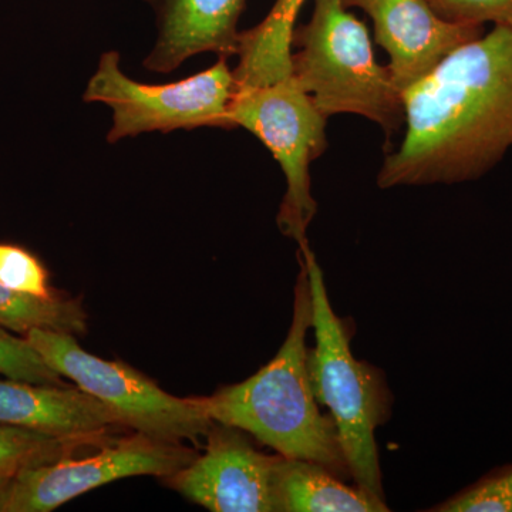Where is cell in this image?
<instances>
[{"instance_id": "obj_14", "label": "cell", "mask_w": 512, "mask_h": 512, "mask_svg": "<svg viewBox=\"0 0 512 512\" xmlns=\"http://www.w3.org/2000/svg\"><path fill=\"white\" fill-rule=\"evenodd\" d=\"M306 0H276L268 16L255 28L239 33L238 90L281 82L292 76V39L296 19Z\"/></svg>"}, {"instance_id": "obj_17", "label": "cell", "mask_w": 512, "mask_h": 512, "mask_svg": "<svg viewBox=\"0 0 512 512\" xmlns=\"http://www.w3.org/2000/svg\"><path fill=\"white\" fill-rule=\"evenodd\" d=\"M429 512H512V463L488 471Z\"/></svg>"}, {"instance_id": "obj_2", "label": "cell", "mask_w": 512, "mask_h": 512, "mask_svg": "<svg viewBox=\"0 0 512 512\" xmlns=\"http://www.w3.org/2000/svg\"><path fill=\"white\" fill-rule=\"evenodd\" d=\"M299 271L291 328L268 365L242 383L202 397L215 423L244 430L286 458L325 467L342 480L352 478L335 421L319 410L309 379L306 336L312 328L308 269L298 254Z\"/></svg>"}, {"instance_id": "obj_19", "label": "cell", "mask_w": 512, "mask_h": 512, "mask_svg": "<svg viewBox=\"0 0 512 512\" xmlns=\"http://www.w3.org/2000/svg\"><path fill=\"white\" fill-rule=\"evenodd\" d=\"M0 284L42 298L55 295L45 266L26 249L15 245L0 244Z\"/></svg>"}, {"instance_id": "obj_15", "label": "cell", "mask_w": 512, "mask_h": 512, "mask_svg": "<svg viewBox=\"0 0 512 512\" xmlns=\"http://www.w3.org/2000/svg\"><path fill=\"white\" fill-rule=\"evenodd\" d=\"M0 326L22 335L45 329L79 336L87 332V316L77 299L42 298L0 284Z\"/></svg>"}, {"instance_id": "obj_3", "label": "cell", "mask_w": 512, "mask_h": 512, "mask_svg": "<svg viewBox=\"0 0 512 512\" xmlns=\"http://www.w3.org/2000/svg\"><path fill=\"white\" fill-rule=\"evenodd\" d=\"M298 254L308 269L312 292L316 343L308 353V370L313 396L335 421L352 480L384 500L376 430L390 419L392 394L383 373L357 360L350 350L348 329L333 311L322 268L309 244Z\"/></svg>"}, {"instance_id": "obj_18", "label": "cell", "mask_w": 512, "mask_h": 512, "mask_svg": "<svg viewBox=\"0 0 512 512\" xmlns=\"http://www.w3.org/2000/svg\"><path fill=\"white\" fill-rule=\"evenodd\" d=\"M0 375L50 386H66L63 376L52 369L28 339L16 338L0 326Z\"/></svg>"}, {"instance_id": "obj_11", "label": "cell", "mask_w": 512, "mask_h": 512, "mask_svg": "<svg viewBox=\"0 0 512 512\" xmlns=\"http://www.w3.org/2000/svg\"><path fill=\"white\" fill-rule=\"evenodd\" d=\"M0 423L101 447L124 427L119 414L77 387L0 379Z\"/></svg>"}, {"instance_id": "obj_5", "label": "cell", "mask_w": 512, "mask_h": 512, "mask_svg": "<svg viewBox=\"0 0 512 512\" xmlns=\"http://www.w3.org/2000/svg\"><path fill=\"white\" fill-rule=\"evenodd\" d=\"M232 128L259 138L281 165L286 191L278 227L299 248L309 244L308 228L318 212L312 195L311 165L326 148V119L293 77L268 86L238 90L229 109Z\"/></svg>"}, {"instance_id": "obj_10", "label": "cell", "mask_w": 512, "mask_h": 512, "mask_svg": "<svg viewBox=\"0 0 512 512\" xmlns=\"http://www.w3.org/2000/svg\"><path fill=\"white\" fill-rule=\"evenodd\" d=\"M343 5L373 20L377 45L389 55L387 67L402 94L457 47L485 33L484 26L448 22L427 0H343Z\"/></svg>"}, {"instance_id": "obj_21", "label": "cell", "mask_w": 512, "mask_h": 512, "mask_svg": "<svg viewBox=\"0 0 512 512\" xmlns=\"http://www.w3.org/2000/svg\"><path fill=\"white\" fill-rule=\"evenodd\" d=\"M13 477L0 476V512H8Z\"/></svg>"}, {"instance_id": "obj_9", "label": "cell", "mask_w": 512, "mask_h": 512, "mask_svg": "<svg viewBox=\"0 0 512 512\" xmlns=\"http://www.w3.org/2000/svg\"><path fill=\"white\" fill-rule=\"evenodd\" d=\"M249 434L227 424H212L207 446L188 466L163 478L188 500L212 512H276V456L256 450Z\"/></svg>"}, {"instance_id": "obj_8", "label": "cell", "mask_w": 512, "mask_h": 512, "mask_svg": "<svg viewBox=\"0 0 512 512\" xmlns=\"http://www.w3.org/2000/svg\"><path fill=\"white\" fill-rule=\"evenodd\" d=\"M198 454L175 441L146 434L110 440L92 456L64 457L56 463L20 471L13 477L8 512H49L120 478H167Z\"/></svg>"}, {"instance_id": "obj_16", "label": "cell", "mask_w": 512, "mask_h": 512, "mask_svg": "<svg viewBox=\"0 0 512 512\" xmlns=\"http://www.w3.org/2000/svg\"><path fill=\"white\" fill-rule=\"evenodd\" d=\"M84 447L94 446L0 423V476L15 477L28 468L56 463Z\"/></svg>"}, {"instance_id": "obj_12", "label": "cell", "mask_w": 512, "mask_h": 512, "mask_svg": "<svg viewBox=\"0 0 512 512\" xmlns=\"http://www.w3.org/2000/svg\"><path fill=\"white\" fill-rule=\"evenodd\" d=\"M157 13L156 45L144 66L151 72L170 73L188 57L237 53L238 23L247 0H148Z\"/></svg>"}, {"instance_id": "obj_13", "label": "cell", "mask_w": 512, "mask_h": 512, "mask_svg": "<svg viewBox=\"0 0 512 512\" xmlns=\"http://www.w3.org/2000/svg\"><path fill=\"white\" fill-rule=\"evenodd\" d=\"M276 512H386L383 498L348 485L325 467L278 454L274 471Z\"/></svg>"}, {"instance_id": "obj_20", "label": "cell", "mask_w": 512, "mask_h": 512, "mask_svg": "<svg viewBox=\"0 0 512 512\" xmlns=\"http://www.w3.org/2000/svg\"><path fill=\"white\" fill-rule=\"evenodd\" d=\"M441 18L463 25L504 26L512 29V0H427Z\"/></svg>"}, {"instance_id": "obj_6", "label": "cell", "mask_w": 512, "mask_h": 512, "mask_svg": "<svg viewBox=\"0 0 512 512\" xmlns=\"http://www.w3.org/2000/svg\"><path fill=\"white\" fill-rule=\"evenodd\" d=\"M25 336L47 365L111 407L136 433L181 443L207 436L214 424L202 397H175L126 363L86 352L69 333L33 329Z\"/></svg>"}, {"instance_id": "obj_1", "label": "cell", "mask_w": 512, "mask_h": 512, "mask_svg": "<svg viewBox=\"0 0 512 512\" xmlns=\"http://www.w3.org/2000/svg\"><path fill=\"white\" fill-rule=\"evenodd\" d=\"M406 134L384 158L382 190L478 180L512 147V29L457 47L403 92Z\"/></svg>"}, {"instance_id": "obj_4", "label": "cell", "mask_w": 512, "mask_h": 512, "mask_svg": "<svg viewBox=\"0 0 512 512\" xmlns=\"http://www.w3.org/2000/svg\"><path fill=\"white\" fill-rule=\"evenodd\" d=\"M292 77L320 113L357 114L392 137L406 123L402 92L377 63L365 23L343 0H315L312 18L293 32Z\"/></svg>"}, {"instance_id": "obj_7", "label": "cell", "mask_w": 512, "mask_h": 512, "mask_svg": "<svg viewBox=\"0 0 512 512\" xmlns=\"http://www.w3.org/2000/svg\"><path fill=\"white\" fill-rule=\"evenodd\" d=\"M237 92L234 70L225 57L180 82L146 84L124 74L119 53L111 50L100 57L83 97L106 104L113 111L107 140L117 143L153 131L168 133L200 127L231 130L229 109Z\"/></svg>"}]
</instances>
